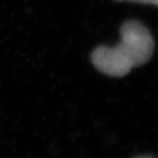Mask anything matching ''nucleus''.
Returning <instances> with one entry per match:
<instances>
[{
	"label": "nucleus",
	"instance_id": "nucleus-1",
	"mask_svg": "<svg viewBox=\"0 0 158 158\" xmlns=\"http://www.w3.org/2000/svg\"><path fill=\"white\" fill-rule=\"evenodd\" d=\"M121 39L118 46H99L92 52V64L102 74L123 77L153 55L154 40L142 23L134 20L125 22L121 27Z\"/></svg>",
	"mask_w": 158,
	"mask_h": 158
},
{
	"label": "nucleus",
	"instance_id": "nucleus-2",
	"mask_svg": "<svg viewBox=\"0 0 158 158\" xmlns=\"http://www.w3.org/2000/svg\"><path fill=\"white\" fill-rule=\"evenodd\" d=\"M127 1H135V2L149 3V5H155V6H158V0H127Z\"/></svg>",
	"mask_w": 158,
	"mask_h": 158
},
{
	"label": "nucleus",
	"instance_id": "nucleus-3",
	"mask_svg": "<svg viewBox=\"0 0 158 158\" xmlns=\"http://www.w3.org/2000/svg\"><path fill=\"white\" fill-rule=\"evenodd\" d=\"M142 158H148V157H142Z\"/></svg>",
	"mask_w": 158,
	"mask_h": 158
}]
</instances>
